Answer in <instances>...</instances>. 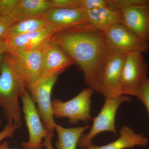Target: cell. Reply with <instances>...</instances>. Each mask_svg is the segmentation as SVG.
<instances>
[{"mask_svg": "<svg viewBox=\"0 0 149 149\" xmlns=\"http://www.w3.org/2000/svg\"><path fill=\"white\" fill-rule=\"evenodd\" d=\"M148 66L143 53L127 54L121 72L120 93L122 95L139 98L141 87L147 79Z\"/></svg>", "mask_w": 149, "mask_h": 149, "instance_id": "5b68a950", "label": "cell"}, {"mask_svg": "<svg viewBox=\"0 0 149 149\" xmlns=\"http://www.w3.org/2000/svg\"><path fill=\"white\" fill-rule=\"evenodd\" d=\"M88 24L105 32L110 27L123 24L122 13L108 7L85 10Z\"/></svg>", "mask_w": 149, "mask_h": 149, "instance_id": "9a60e30c", "label": "cell"}, {"mask_svg": "<svg viewBox=\"0 0 149 149\" xmlns=\"http://www.w3.org/2000/svg\"><path fill=\"white\" fill-rule=\"evenodd\" d=\"M51 8L50 0H19L12 17L17 22L27 19L40 17Z\"/></svg>", "mask_w": 149, "mask_h": 149, "instance_id": "e0dca14e", "label": "cell"}, {"mask_svg": "<svg viewBox=\"0 0 149 149\" xmlns=\"http://www.w3.org/2000/svg\"><path fill=\"white\" fill-rule=\"evenodd\" d=\"M8 48L5 40L0 39V69L1 64L5 55L8 53Z\"/></svg>", "mask_w": 149, "mask_h": 149, "instance_id": "4316f807", "label": "cell"}, {"mask_svg": "<svg viewBox=\"0 0 149 149\" xmlns=\"http://www.w3.org/2000/svg\"><path fill=\"white\" fill-rule=\"evenodd\" d=\"M139 99L146 107L149 116V79L147 78L141 87Z\"/></svg>", "mask_w": 149, "mask_h": 149, "instance_id": "d4e9b609", "label": "cell"}, {"mask_svg": "<svg viewBox=\"0 0 149 149\" xmlns=\"http://www.w3.org/2000/svg\"><path fill=\"white\" fill-rule=\"evenodd\" d=\"M148 2L149 0H107L108 7L120 11L131 6Z\"/></svg>", "mask_w": 149, "mask_h": 149, "instance_id": "ffe728a7", "label": "cell"}, {"mask_svg": "<svg viewBox=\"0 0 149 149\" xmlns=\"http://www.w3.org/2000/svg\"><path fill=\"white\" fill-rule=\"evenodd\" d=\"M108 7L107 0H80V8L85 10Z\"/></svg>", "mask_w": 149, "mask_h": 149, "instance_id": "7402d4cb", "label": "cell"}, {"mask_svg": "<svg viewBox=\"0 0 149 149\" xmlns=\"http://www.w3.org/2000/svg\"><path fill=\"white\" fill-rule=\"evenodd\" d=\"M16 22L13 17L0 16V39H3L8 30Z\"/></svg>", "mask_w": 149, "mask_h": 149, "instance_id": "cb8c5ba5", "label": "cell"}, {"mask_svg": "<svg viewBox=\"0 0 149 149\" xmlns=\"http://www.w3.org/2000/svg\"><path fill=\"white\" fill-rule=\"evenodd\" d=\"M61 30L56 26L49 24L35 32L6 39L8 53L19 54L41 47L50 41L56 33Z\"/></svg>", "mask_w": 149, "mask_h": 149, "instance_id": "8fae6325", "label": "cell"}, {"mask_svg": "<svg viewBox=\"0 0 149 149\" xmlns=\"http://www.w3.org/2000/svg\"><path fill=\"white\" fill-rule=\"evenodd\" d=\"M129 96L120 95L105 99L103 106L98 115L93 118V124L90 132L80 138L78 146L81 149H85L93 145V139L100 133L110 132L117 136L115 125L116 113L120 105L125 102H130Z\"/></svg>", "mask_w": 149, "mask_h": 149, "instance_id": "277c9868", "label": "cell"}, {"mask_svg": "<svg viewBox=\"0 0 149 149\" xmlns=\"http://www.w3.org/2000/svg\"><path fill=\"white\" fill-rule=\"evenodd\" d=\"M120 136L117 140L107 145L96 146L92 145L85 149H126L136 146H146L148 140L142 133H137L126 125L122 126Z\"/></svg>", "mask_w": 149, "mask_h": 149, "instance_id": "2e32d148", "label": "cell"}, {"mask_svg": "<svg viewBox=\"0 0 149 149\" xmlns=\"http://www.w3.org/2000/svg\"><path fill=\"white\" fill-rule=\"evenodd\" d=\"M123 24L143 40L149 42V2L123 9Z\"/></svg>", "mask_w": 149, "mask_h": 149, "instance_id": "4fadbf2b", "label": "cell"}, {"mask_svg": "<svg viewBox=\"0 0 149 149\" xmlns=\"http://www.w3.org/2000/svg\"><path fill=\"white\" fill-rule=\"evenodd\" d=\"M89 125L76 128H65L56 124L55 130L58 136L56 143L58 149H76L79 140Z\"/></svg>", "mask_w": 149, "mask_h": 149, "instance_id": "ac0fdd59", "label": "cell"}, {"mask_svg": "<svg viewBox=\"0 0 149 149\" xmlns=\"http://www.w3.org/2000/svg\"><path fill=\"white\" fill-rule=\"evenodd\" d=\"M52 8H80V0H50Z\"/></svg>", "mask_w": 149, "mask_h": 149, "instance_id": "603a6c76", "label": "cell"}, {"mask_svg": "<svg viewBox=\"0 0 149 149\" xmlns=\"http://www.w3.org/2000/svg\"><path fill=\"white\" fill-rule=\"evenodd\" d=\"M58 76L39 79L28 90L32 100L37 104V111L43 124L49 133H52L56 123L53 114L51 93Z\"/></svg>", "mask_w": 149, "mask_h": 149, "instance_id": "52a82bcc", "label": "cell"}, {"mask_svg": "<svg viewBox=\"0 0 149 149\" xmlns=\"http://www.w3.org/2000/svg\"><path fill=\"white\" fill-rule=\"evenodd\" d=\"M53 136V134L49 133L48 136L45 139V141L43 142V146L46 149H54L52 145V138Z\"/></svg>", "mask_w": 149, "mask_h": 149, "instance_id": "83f0119b", "label": "cell"}, {"mask_svg": "<svg viewBox=\"0 0 149 149\" xmlns=\"http://www.w3.org/2000/svg\"><path fill=\"white\" fill-rule=\"evenodd\" d=\"M125 54L111 52L102 69L96 92L111 98L122 95L120 93V77Z\"/></svg>", "mask_w": 149, "mask_h": 149, "instance_id": "9c48e42d", "label": "cell"}, {"mask_svg": "<svg viewBox=\"0 0 149 149\" xmlns=\"http://www.w3.org/2000/svg\"><path fill=\"white\" fill-rule=\"evenodd\" d=\"M107 45L111 52L119 51L127 54L146 52L149 43L139 37L123 24H116L104 32Z\"/></svg>", "mask_w": 149, "mask_h": 149, "instance_id": "ba28073f", "label": "cell"}, {"mask_svg": "<svg viewBox=\"0 0 149 149\" xmlns=\"http://www.w3.org/2000/svg\"><path fill=\"white\" fill-rule=\"evenodd\" d=\"M93 91L91 88H85L77 96L68 101L54 99L52 100L54 117L66 118L71 124L79 121L87 123L93 118L91 114V98Z\"/></svg>", "mask_w": 149, "mask_h": 149, "instance_id": "8992f818", "label": "cell"}, {"mask_svg": "<svg viewBox=\"0 0 149 149\" xmlns=\"http://www.w3.org/2000/svg\"><path fill=\"white\" fill-rule=\"evenodd\" d=\"M17 129L13 123H7L3 130L0 131V143L4 139L13 137Z\"/></svg>", "mask_w": 149, "mask_h": 149, "instance_id": "484cf974", "label": "cell"}, {"mask_svg": "<svg viewBox=\"0 0 149 149\" xmlns=\"http://www.w3.org/2000/svg\"><path fill=\"white\" fill-rule=\"evenodd\" d=\"M20 98L29 133L28 140L22 142V146L24 149H41L44 146L43 139H45L49 132L41 121L35 104L27 90L21 94Z\"/></svg>", "mask_w": 149, "mask_h": 149, "instance_id": "30bf717a", "label": "cell"}, {"mask_svg": "<svg viewBox=\"0 0 149 149\" xmlns=\"http://www.w3.org/2000/svg\"><path fill=\"white\" fill-rule=\"evenodd\" d=\"M1 117H0V125H1Z\"/></svg>", "mask_w": 149, "mask_h": 149, "instance_id": "f546056e", "label": "cell"}, {"mask_svg": "<svg viewBox=\"0 0 149 149\" xmlns=\"http://www.w3.org/2000/svg\"><path fill=\"white\" fill-rule=\"evenodd\" d=\"M47 44L34 50L17 54L8 53L4 56L22 88L28 90L39 80L43 50Z\"/></svg>", "mask_w": 149, "mask_h": 149, "instance_id": "3957f363", "label": "cell"}, {"mask_svg": "<svg viewBox=\"0 0 149 149\" xmlns=\"http://www.w3.org/2000/svg\"><path fill=\"white\" fill-rule=\"evenodd\" d=\"M26 90L19 85L8 63L3 59L0 69V107L7 123H13L17 128L22 124L19 99Z\"/></svg>", "mask_w": 149, "mask_h": 149, "instance_id": "7a4b0ae2", "label": "cell"}, {"mask_svg": "<svg viewBox=\"0 0 149 149\" xmlns=\"http://www.w3.org/2000/svg\"><path fill=\"white\" fill-rule=\"evenodd\" d=\"M0 149H16L11 148L8 146V144L6 141H5L2 144L0 145Z\"/></svg>", "mask_w": 149, "mask_h": 149, "instance_id": "f1b7e54d", "label": "cell"}, {"mask_svg": "<svg viewBox=\"0 0 149 149\" xmlns=\"http://www.w3.org/2000/svg\"><path fill=\"white\" fill-rule=\"evenodd\" d=\"M41 17L49 24L56 26L62 30L77 25L88 24L85 10L80 8H51Z\"/></svg>", "mask_w": 149, "mask_h": 149, "instance_id": "5bb4252c", "label": "cell"}, {"mask_svg": "<svg viewBox=\"0 0 149 149\" xmlns=\"http://www.w3.org/2000/svg\"><path fill=\"white\" fill-rule=\"evenodd\" d=\"M74 63L73 60L52 39L43 50L39 79L58 76Z\"/></svg>", "mask_w": 149, "mask_h": 149, "instance_id": "7c38bea8", "label": "cell"}, {"mask_svg": "<svg viewBox=\"0 0 149 149\" xmlns=\"http://www.w3.org/2000/svg\"><path fill=\"white\" fill-rule=\"evenodd\" d=\"M52 40L79 65L89 88L97 91L102 69L111 53L104 32L81 24L59 31Z\"/></svg>", "mask_w": 149, "mask_h": 149, "instance_id": "6da1fadb", "label": "cell"}, {"mask_svg": "<svg viewBox=\"0 0 149 149\" xmlns=\"http://www.w3.org/2000/svg\"><path fill=\"white\" fill-rule=\"evenodd\" d=\"M49 25L41 17L24 19L13 25L6 33L3 39L35 32Z\"/></svg>", "mask_w": 149, "mask_h": 149, "instance_id": "d6986e66", "label": "cell"}, {"mask_svg": "<svg viewBox=\"0 0 149 149\" xmlns=\"http://www.w3.org/2000/svg\"><path fill=\"white\" fill-rule=\"evenodd\" d=\"M19 0H0V16H12Z\"/></svg>", "mask_w": 149, "mask_h": 149, "instance_id": "44dd1931", "label": "cell"}]
</instances>
